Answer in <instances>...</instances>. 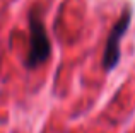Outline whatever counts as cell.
<instances>
[{"label":"cell","mask_w":135,"mask_h":133,"mask_svg":"<svg viewBox=\"0 0 135 133\" xmlns=\"http://www.w3.org/2000/svg\"><path fill=\"white\" fill-rule=\"evenodd\" d=\"M29 31H31V39H29V53L26 58V66L36 68L38 65L45 63L51 53V43L48 39L45 24L41 21L40 10L36 7L29 12Z\"/></svg>","instance_id":"6da1fadb"},{"label":"cell","mask_w":135,"mask_h":133,"mask_svg":"<svg viewBox=\"0 0 135 133\" xmlns=\"http://www.w3.org/2000/svg\"><path fill=\"white\" fill-rule=\"evenodd\" d=\"M132 21V9L127 7L125 12L120 16V19L115 22V26L111 27L106 39V48H104V57H103V66L104 70H113L120 60V39L123 38V34L127 33Z\"/></svg>","instance_id":"7a4b0ae2"}]
</instances>
